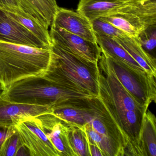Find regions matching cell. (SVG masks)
Instances as JSON below:
<instances>
[{
  "label": "cell",
  "mask_w": 156,
  "mask_h": 156,
  "mask_svg": "<svg viewBox=\"0 0 156 156\" xmlns=\"http://www.w3.org/2000/svg\"><path fill=\"white\" fill-rule=\"evenodd\" d=\"M14 126L30 156H60L36 117L22 120Z\"/></svg>",
  "instance_id": "cell-7"
},
{
  "label": "cell",
  "mask_w": 156,
  "mask_h": 156,
  "mask_svg": "<svg viewBox=\"0 0 156 156\" xmlns=\"http://www.w3.org/2000/svg\"><path fill=\"white\" fill-rule=\"evenodd\" d=\"M51 26L49 32L52 43L87 61L98 63L101 50L96 42L87 41L57 26Z\"/></svg>",
  "instance_id": "cell-8"
},
{
  "label": "cell",
  "mask_w": 156,
  "mask_h": 156,
  "mask_svg": "<svg viewBox=\"0 0 156 156\" xmlns=\"http://www.w3.org/2000/svg\"><path fill=\"white\" fill-rule=\"evenodd\" d=\"M51 60L43 76L62 87L93 97L98 96V63L79 57L52 43Z\"/></svg>",
  "instance_id": "cell-1"
},
{
  "label": "cell",
  "mask_w": 156,
  "mask_h": 156,
  "mask_svg": "<svg viewBox=\"0 0 156 156\" xmlns=\"http://www.w3.org/2000/svg\"><path fill=\"white\" fill-rule=\"evenodd\" d=\"M100 18L137 37L146 28L156 24V0H126L113 14Z\"/></svg>",
  "instance_id": "cell-4"
},
{
  "label": "cell",
  "mask_w": 156,
  "mask_h": 156,
  "mask_svg": "<svg viewBox=\"0 0 156 156\" xmlns=\"http://www.w3.org/2000/svg\"><path fill=\"white\" fill-rule=\"evenodd\" d=\"M114 39L146 72L156 76V58L143 49L137 37L125 34Z\"/></svg>",
  "instance_id": "cell-14"
},
{
  "label": "cell",
  "mask_w": 156,
  "mask_h": 156,
  "mask_svg": "<svg viewBox=\"0 0 156 156\" xmlns=\"http://www.w3.org/2000/svg\"><path fill=\"white\" fill-rule=\"evenodd\" d=\"M90 98L67 100L52 108L51 113L72 126H83L88 123L90 118Z\"/></svg>",
  "instance_id": "cell-13"
},
{
  "label": "cell",
  "mask_w": 156,
  "mask_h": 156,
  "mask_svg": "<svg viewBox=\"0 0 156 156\" xmlns=\"http://www.w3.org/2000/svg\"><path fill=\"white\" fill-rule=\"evenodd\" d=\"M68 138L75 156H91L86 133L83 127H68Z\"/></svg>",
  "instance_id": "cell-19"
},
{
  "label": "cell",
  "mask_w": 156,
  "mask_h": 156,
  "mask_svg": "<svg viewBox=\"0 0 156 156\" xmlns=\"http://www.w3.org/2000/svg\"><path fill=\"white\" fill-rule=\"evenodd\" d=\"M0 9L23 17L34 19L27 12L20 0H0Z\"/></svg>",
  "instance_id": "cell-24"
},
{
  "label": "cell",
  "mask_w": 156,
  "mask_h": 156,
  "mask_svg": "<svg viewBox=\"0 0 156 156\" xmlns=\"http://www.w3.org/2000/svg\"><path fill=\"white\" fill-rule=\"evenodd\" d=\"M51 25L87 41L96 42L91 22L77 12L59 7Z\"/></svg>",
  "instance_id": "cell-12"
},
{
  "label": "cell",
  "mask_w": 156,
  "mask_h": 156,
  "mask_svg": "<svg viewBox=\"0 0 156 156\" xmlns=\"http://www.w3.org/2000/svg\"><path fill=\"white\" fill-rule=\"evenodd\" d=\"M51 49L0 41V83L2 91L22 79L43 76L51 60Z\"/></svg>",
  "instance_id": "cell-2"
},
{
  "label": "cell",
  "mask_w": 156,
  "mask_h": 156,
  "mask_svg": "<svg viewBox=\"0 0 156 156\" xmlns=\"http://www.w3.org/2000/svg\"><path fill=\"white\" fill-rule=\"evenodd\" d=\"M105 61L127 91L138 104L148 108L156 103V76L130 68L101 51Z\"/></svg>",
  "instance_id": "cell-5"
},
{
  "label": "cell",
  "mask_w": 156,
  "mask_h": 156,
  "mask_svg": "<svg viewBox=\"0 0 156 156\" xmlns=\"http://www.w3.org/2000/svg\"><path fill=\"white\" fill-rule=\"evenodd\" d=\"M140 144L143 156H156V118L149 110L143 115Z\"/></svg>",
  "instance_id": "cell-18"
},
{
  "label": "cell",
  "mask_w": 156,
  "mask_h": 156,
  "mask_svg": "<svg viewBox=\"0 0 156 156\" xmlns=\"http://www.w3.org/2000/svg\"><path fill=\"white\" fill-rule=\"evenodd\" d=\"M88 123L102 138L110 156H126V139L98 96L89 98Z\"/></svg>",
  "instance_id": "cell-6"
},
{
  "label": "cell",
  "mask_w": 156,
  "mask_h": 156,
  "mask_svg": "<svg viewBox=\"0 0 156 156\" xmlns=\"http://www.w3.org/2000/svg\"><path fill=\"white\" fill-rule=\"evenodd\" d=\"M0 97L11 102L51 108L70 99L94 98L62 87L43 76H31L17 81L2 91Z\"/></svg>",
  "instance_id": "cell-3"
},
{
  "label": "cell",
  "mask_w": 156,
  "mask_h": 156,
  "mask_svg": "<svg viewBox=\"0 0 156 156\" xmlns=\"http://www.w3.org/2000/svg\"><path fill=\"white\" fill-rule=\"evenodd\" d=\"M0 41L41 49H51L23 25L0 9Z\"/></svg>",
  "instance_id": "cell-9"
},
{
  "label": "cell",
  "mask_w": 156,
  "mask_h": 156,
  "mask_svg": "<svg viewBox=\"0 0 156 156\" xmlns=\"http://www.w3.org/2000/svg\"><path fill=\"white\" fill-rule=\"evenodd\" d=\"M126 0H80L76 12L90 22L96 19L113 14Z\"/></svg>",
  "instance_id": "cell-15"
},
{
  "label": "cell",
  "mask_w": 156,
  "mask_h": 156,
  "mask_svg": "<svg viewBox=\"0 0 156 156\" xmlns=\"http://www.w3.org/2000/svg\"><path fill=\"white\" fill-rule=\"evenodd\" d=\"M5 12L9 16L21 23L45 45L51 48L52 41L48 29L33 18H26L18 14Z\"/></svg>",
  "instance_id": "cell-20"
},
{
  "label": "cell",
  "mask_w": 156,
  "mask_h": 156,
  "mask_svg": "<svg viewBox=\"0 0 156 156\" xmlns=\"http://www.w3.org/2000/svg\"><path fill=\"white\" fill-rule=\"evenodd\" d=\"M1 91H2V89L1 85L0 83V93H1Z\"/></svg>",
  "instance_id": "cell-26"
},
{
  "label": "cell",
  "mask_w": 156,
  "mask_h": 156,
  "mask_svg": "<svg viewBox=\"0 0 156 156\" xmlns=\"http://www.w3.org/2000/svg\"><path fill=\"white\" fill-rule=\"evenodd\" d=\"M35 117L49 140L59 151L60 156H75L68 138V127L71 125L51 112Z\"/></svg>",
  "instance_id": "cell-10"
},
{
  "label": "cell",
  "mask_w": 156,
  "mask_h": 156,
  "mask_svg": "<svg viewBox=\"0 0 156 156\" xmlns=\"http://www.w3.org/2000/svg\"><path fill=\"white\" fill-rule=\"evenodd\" d=\"M94 34L96 42L100 47L101 51L105 53L113 59L126 65L132 69L140 72H145V70L114 38L95 33Z\"/></svg>",
  "instance_id": "cell-16"
},
{
  "label": "cell",
  "mask_w": 156,
  "mask_h": 156,
  "mask_svg": "<svg viewBox=\"0 0 156 156\" xmlns=\"http://www.w3.org/2000/svg\"><path fill=\"white\" fill-rule=\"evenodd\" d=\"M137 38L143 49L152 55L156 46V24L146 28L139 34Z\"/></svg>",
  "instance_id": "cell-23"
},
{
  "label": "cell",
  "mask_w": 156,
  "mask_h": 156,
  "mask_svg": "<svg viewBox=\"0 0 156 156\" xmlns=\"http://www.w3.org/2000/svg\"><path fill=\"white\" fill-rule=\"evenodd\" d=\"M29 151L24 147L17 131L6 139L0 149V156H26ZM30 155V154H29Z\"/></svg>",
  "instance_id": "cell-21"
},
{
  "label": "cell",
  "mask_w": 156,
  "mask_h": 156,
  "mask_svg": "<svg viewBox=\"0 0 156 156\" xmlns=\"http://www.w3.org/2000/svg\"><path fill=\"white\" fill-rule=\"evenodd\" d=\"M91 23L93 32L98 34L115 38L120 37L126 34L101 18L96 19L91 22Z\"/></svg>",
  "instance_id": "cell-22"
},
{
  "label": "cell",
  "mask_w": 156,
  "mask_h": 156,
  "mask_svg": "<svg viewBox=\"0 0 156 156\" xmlns=\"http://www.w3.org/2000/svg\"><path fill=\"white\" fill-rule=\"evenodd\" d=\"M51 112L50 107L16 103L0 97V125L14 126L22 120Z\"/></svg>",
  "instance_id": "cell-11"
},
{
  "label": "cell",
  "mask_w": 156,
  "mask_h": 156,
  "mask_svg": "<svg viewBox=\"0 0 156 156\" xmlns=\"http://www.w3.org/2000/svg\"><path fill=\"white\" fill-rule=\"evenodd\" d=\"M28 13L49 29L59 7L56 0H20Z\"/></svg>",
  "instance_id": "cell-17"
},
{
  "label": "cell",
  "mask_w": 156,
  "mask_h": 156,
  "mask_svg": "<svg viewBox=\"0 0 156 156\" xmlns=\"http://www.w3.org/2000/svg\"><path fill=\"white\" fill-rule=\"evenodd\" d=\"M16 131L15 126L0 125V149L7 138Z\"/></svg>",
  "instance_id": "cell-25"
}]
</instances>
